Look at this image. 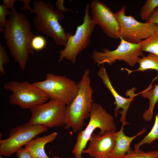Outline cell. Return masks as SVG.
<instances>
[{"instance_id":"cell-17","label":"cell","mask_w":158,"mask_h":158,"mask_svg":"<svg viewBox=\"0 0 158 158\" xmlns=\"http://www.w3.org/2000/svg\"><path fill=\"white\" fill-rule=\"evenodd\" d=\"M157 78L156 77L153 80L149 87L140 92L141 95L143 97L147 98L149 100V105L148 109L146 110L142 115L144 120L150 121L152 119L153 111L154 106L158 100V84H156L153 87L152 84L154 80Z\"/></svg>"},{"instance_id":"cell-25","label":"cell","mask_w":158,"mask_h":158,"mask_svg":"<svg viewBox=\"0 0 158 158\" xmlns=\"http://www.w3.org/2000/svg\"><path fill=\"white\" fill-rule=\"evenodd\" d=\"M12 12L7 9L3 4L0 5V31L2 32L6 23L7 16L11 15Z\"/></svg>"},{"instance_id":"cell-28","label":"cell","mask_w":158,"mask_h":158,"mask_svg":"<svg viewBox=\"0 0 158 158\" xmlns=\"http://www.w3.org/2000/svg\"><path fill=\"white\" fill-rule=\"evenodd\" d=\"M64 1L63 0H57L56 1V4L57 9L61 12L72 11L64 7L63 5Z\"/></svg>"},{"instance_id":"cell-26","label":"cell","mask_w":158,"mask_h":158,"mask_svg":"<svg viewBox=\"0 0 158 158\" xmlns=\"http://www.w3.org/2000/svg\"><path fill=\"white\" fill-rule=\"evenodd\" d=\"M16 153L18 158H32L30 152L22 147Z\"/></svg>"},{"instance_id":"cell-6","label":"cell","mask_w":158,"mask_h":158,"mask_svg":"<svg viewBox=\"0 0 158 158\" xmlns=\"http://www.w3.org/2000/svg\"><path fill=\"white\" fill-rule=\"evenodd\" d=\"M44 92L50 100L70 104L77 95L78 83L65 76L51 73L47 74L45 79L32 83Z\"/></svg>"},{"instance_id":"cell-13","label":"cell","mask_w":158,"mask_h":158,"mask_svg":"<svg viewBox=\"0 0 158 158\" xmlns=\"http://www.w3.org/2000/svg\"><path fill=\"white\" fill-rule=\"evenodd\" d=\"M118 132L109 131L102 135L93 133L89 140L88 147L83 150L82 153L94 158H108L114 146Z\"/></svg>"},{"instance_id":"cell-10","label":"cell","mask_w":158,"mask_h":158,"mask_svg":"<svg viewBox=\"0 0 158 158\" xmlns=\"http://www.w3.org/2000/svg\"><path fill=\"white\" fill-rule=\"evenodd\" d=\"M47 130L43 126L34 124L29 121L12 129L8 138L0 140V154L11 156L37 135Z\"/></svg>"},{"instance_id":"cell-30","label":"cell","mask_w":158,"mask_h":158,"mask_svg":"<svg viewBox=\"0 0 158 158\" xmlns=\"http://www.w3.org/2000/svg\"><path fill=\"white\" fill-rule=\"evenodd\" d=\"M16 1V0H3V4L7 9H11L14 7V4Z\"/></svg>"},{"instance_id":"cell-29","label":"cell","mask_w":158,"mask_h":158,"mask_svg":"<svg viewBox=\"0 0 158 158\" xmlns=\"http://www.w3.org/2000/svg\"><path fill=\"white\" fill-rule=\"evenodd\" d=\"M19 1L23 2L24 3V6L21 8V9L22 11L29 10L32 13H34V11L33 9H32L30 6V0H20Z\"/></svg>"},{"instance_id":"cell-12","label":"cell","mask_w":158,"mask_h":158,"mask_svg":"<svg viewBox=\"0 0 158 158\" xmlns=\"http://www.w3.org/2000/svg\"><path fill=\"white\" fill-rule=\"evenodd\" d=\"M90 7L92 20L98 25L109 37L120 38V26L115 14L105 3L99 0H94Z\"/></svg>"},{"instance_id":"cell-27","label":"cell","mask_w":158,"mask_h":158,"mask_svg":"<svg viewBox=\"0 0 158 158\" xmlns=\"http://www.w3.org/2000/svg\"><path fill=\"white\" fill-rule=\"evenodd\" d=\"M146 21L158 25V6L151 13Z\"/></svg>"},{"instance_id":"cell-24","label":"cell","mask_w":158,"mask_h":158,"mask_svg":"<svg viewBox=\"0 0 158 158\" xmlns=\"http://www.w3.org/2000/svg\"><path fill=\"white\" fill-rule=\"evenodd\" d=\"M47 41L43 36L40 35L35 36L31 42V46L34 50L40 51L45 47Z\"/></svg>"},{"instance_id":"cell-11","label":"cell","mask_w":158,"mask_h":158,"mask_svg":"<svg viewBox=\"0 0 158 158\" xmlns=\"http://www.w3.org/2000/svg\"><path fill=\"white\" fill-rule=\"evenodd\" d=\"M66 106L59 101L50 100L30 109L31 116L29 122L47 128L65 125Z\"/></svg>"},{"instance_id":"cell-32","label":"cell","mask_w":158,"mask_h":158,"mask_svg":"<svg viewBox=\"0 0 158 158\" xmlns=\"http://www.w3.org/2000/svg\"><path fill=\"white\" fill-rule=\"evenodd\" d=\"M0 158H1V157H0Z\"/></svg>"},{"instance_id":"cell-31","label":"cell","mask_w":158,"mask_h":158,"mask_svg":"<svg viewBox=\"0 0 158 158\" xmlns=\"http://www.w3.org/2000/svg\"><path fill=\"white\" fill-rule=\"evenodd\" d=\"M52 158H61L60 157H59V156H54ZM68 158H71V157H69Z\"/></svg>"},{"instance_id":"cell-9","label":"cell","mask_w":158,"mask_h":158,"mask_svg":"<svg viewBox=\"0 0 158 158\" xmlns=\"http://www.w3.org/2000/svg\"><path fill=\"white\" fill-rule=\"evenodd\" d=\"M126 6H123L115 13L120 26V38L133 44H138L152 35L158 25L146 21L139 22L125 13Z\"/></svg>"},{"instance_id":"cell-22","label":"cell","mask_w":158,"mask_h":158,"mask_svg":"<svg viewBox=\"0 0 158 158\" xmlns=\"http://www.w3.org/2000/svg\"><path fill=\"white\" fill-rule=\"evenodd\" d=\"M158 6V0H146L140 9V16L143 21H147L150 14Z\"/></svg>"},{"instance_id":"cell-15","label":"cell","mask_w":158,"mask_h":158,"mask_svg":"<svg viewBox=\"0 0 158 158\" xmlns=\"http://www.w3.org/2000/svg\"><path fill=\"white\" fill-rule=\"evenodd\" d=\"M124 127L121 126L117 135L114 148L109 154L108 158H122L131 148L130 145L132 142L136 137L144 133L145 127L136 135L131 137L126 135L123 131Z\"/></svg>"},{"instance_id":"cell-8","label":"cell","mask_w":158,"mask_h":158,"mask_svg":"<svg viewBox=\"0 0 158 158\" xmlns=\"http://www.w3.org/2000/svg\"><path fill=\"white\" fill-rule=\"evenodd\" d=\"M120 39V44L115 50L110 51L104 48L102 52L93 50L91 57L94 64L99 66L107 63L111 65L116 60L123 61L133 67L138 63L140 57L144 55L140 44H133Z\"/></svg>"},{"instance_id":"cell-18","label":"cell","mask_w":158,"mask_h":158,"mask_svg":"<svg viewBox=\"0 0 158 158\" xmlns=\"http://www.w3.org/2000/svg\"><path fill=\"white\" fill-rule=\"evenodd\" d=\"M138 63L139 64L138 69L134 70H130L126 68H123L129 74L134 71H144L148 70H154L157 72L158 75V55L150 53L147 56L144 55L138 60Z\"/></svg>"},{"instance_id":"cell-4","label":"cell","mask_w":158,"mask_h":158,"mask_svg":"<svg viewBox=\"0 0 158 158\" xmlns=\"http://www.w3.org/2000/svg\"><path fill=\"white\" fill-rule=\"evenodd\" d=\"M89 117L86 128L78 134L76 142L72 151L75 158H83L82 151L85 149L91 135L96 129H100L98 134L100 135L107 132L116 130L113 116L99 104L92 103Z\"/></svg>"},{"instance_id":"cell-2","label":"cell","mask_w":158,"mask_h":158,"mask_svg":"<svg viewBox=\"0 0 158 158\" xmlns=\"http://www.w3.org/2000/svg\"><path fill=\"white\" fill-rule=\"evenodd\" d=\"M89 74V69L84 71L81 80L78 83L77 95L66 106V129L71 128L74 132H79L85 125V120L90 117L93 101Z\"/></svg>"},{"instance_id":"cell-3","label":"cell","mask_w":158,"mask_h":158,"mask_svg":"<svg viewBox=\"0 0 158 158\" xmlns=\"http://www.w3.org/2000/svg\"><path fill=\"white\" fill-rule=\"evenodd\" d=\"M33 6L36 15L33 23L37 30L51 37L57 45L65 46L71 33L66 32L65 28L59 23L64 18L61 12L54 10L50 2L46 3L35 0Z\"/></svg>"},{"instance_id":"cell-21","label":"cell","mask_w":158,"mask_h":158,"mask_svg":"<svg viewBox=\"0 0 158 158\" xmlns=\"http://www.w3.org/2000/svg\"><path fill=\"white\" fill-rule=\"evenodd\" d=\"M122 158H158V150L145 152L141 149L135 151L131 149Z\"/></svg>"},{"instance_id":"cell-7","label":"cell","mask_w":158,"mask_h":158,"mask_svg":"<svg viewBox=\"0 0 158 158\" xmlns=\"http://www.w3.org/2000/svg\"><path fill=\"white\" fill-rule=\"evenodd\" d=\"M4 87L12 92L9 97L10 104L22 109H30L46 102L49 99L41 90L27 81H8L4 85Z\"/></svg>"},{"instance_id":"cell-14","label":"cell","mask_w":158,"mask_h":158,"mask_svg":"<svg viewBox=\"0 0 158 158\" xmlns=\"http://www.w3.org/2000/svg\"><path fill=\"white\" fill-rule=\"evenodd\" d=\"M97 75L101 78L105 86L110 92L115 99L114 104H116V108L114 109L115 117H117L118 110L121 108L123 110H120L119 113L121 115L119 120L122 124V126L124 127L125 125L129 124V123L126 120V115L131 102L133 101V99L135 95L138 94H135L134 93L136 88H133L128 91L126 94L129 95L130 97L129 98H125L120 95L113 87L103 64L100 67Z\"/></svg>"},{"instance_id":"cell-5","label":"cell","mask_w":158,"mask_h":158,"mask_svg":"<svg viewBox=\"0 0 158 158\" xmlns=\"http://www.w3.org/2000/svg\"><path fill=\"white\" fill-rule=\"evenodd\" d=\"M90 4H87L83 23L77 27L74 35L71 33L70 34L64 49L59 50V62L65 59L74 64L78 54L90 44V37L96 25L90 15Z\"/></svg>"},{"instance_id":"cell-20","label":"cell","mask_w":158,"mask_h":158,"mask_svg":"<svg viewBox=\"0 0 158 158\" xmlns=\"http://www.w3.org/2000/svg\"><path fill=\"white\" fill-rule=\"evenodd\" d=\"M157 139H158V112L155 116L154 123L151 131L139 142L134 144V150H138L140 147L144 144L150 145Z\"/></svg>"},{"instance_id":"cell-1","label":"cell","mask_w":158,"mask_h":158,"mask_svg":"<svg viewBox=\"0 0 158 158\" xmlns=\"http://www.w3.org/2000/svg\"><path fill=\"white\" fill-rule=\"evenodd\" d=\"M6 19L3 32V37L10 54L22 70H24L30 54L34 53L31 42L36 35L32 32L29 21L14 7Z\"/></svg>"},{"instance_id":"cell-16","label":"cell","mask_w":158,"mask_h":158,"mask_svg":"<svg viewBox=\"0 0 158 158\" xmlns=\"http://www.w3.org/2000/svg\"><path fill=\"white\" fill-rule=\"evenodd\" d=\"M57 135V132H54L41 137H37L25 145L24 148L30 152L32 158H50L44 151V146L54 140Z\"/></svg>"},{"instance_id":"cell-23","label":"cell","mask_w":158,"mask_h":158,"mask_svg":"<svg viewBox=\"0 0 158 158\" xmlns=\"http://www.w3.org/2000/svg\"><path fill=\"white\" fill-rule=\"evenodd\" d=\"M9 59L5 47L3 46L0 42V73L1 75H5L6 71L5 70L4 66L7 64Z\"/></svg>"},{"instance_id":"cell-19","label":"cell","mask_w":158,"mask_h":158,"mask_svg":"<svg viewBox=\"0 0 158 158\" xmlns=\"http://www.w3.org/2000/svg\"><path fill=\"white\" fill-rule=\"evenodd\" d=\"M139 43L143 51L158 55V26L152 35Z\"/></svg>"}]
</instances>
